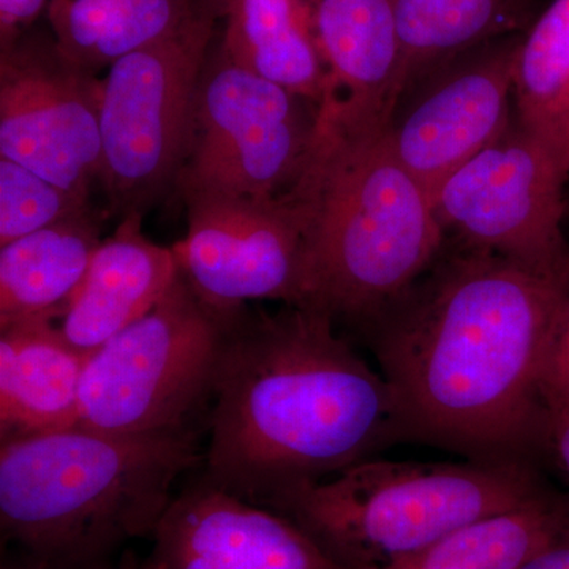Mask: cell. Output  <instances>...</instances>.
I'll return each instance as SVG.
<instances>
[{
	"label": "cell",
	"mask_w": 569,
	"mask_h": 569,
	"mask_svg": "<svg viewBox=\"0 0 569 569\" xmlns=\"http://www.w3.org/2000/svg\"><path fill=\"white\" fill-rule=\"evenodd\" d=\"M569 279L466 249L438 258L361 329L395 399L399 443L482 462L549 451L542 367Z\"/></svg>",
	"instance_id": "6da1fadb"
},
{
	"label": "cell",
	"mask_w": 569,
	"mask_h": 569,
	"mask_svg": "<svg viewBox=\"0 0 569 569\" xmlns=\"http://www.w3.org/2000/svg\"><path fill=\"white\" fill-rule=\"evenodd\" d=\"M328 313L239 310L228 331L201 479L258 507L399 443L395 399Z\"/></svg>",
	"instance_id": "7a4b0ae2"
},
{
	"label": "cell",
	"mask_w": 569,
	"mask_h": 569,
	"mask_svg": "<svg viewBox=\"0 0 569 569\" xmlns=\"http://www.w3.org/2000/svg\"><path fill=\"white\" fill-rule=\"evenodd\" d=\"M385 129L321 104L305 170L284 193L305 234L301 307L359 329L437 263L445 239L432 197L399 162Z\"/></svg>",
	"instance_id": "3957f363"
},
{
	"label": "cell",
	"mask_w": 569,
	"mask_h": 569,
	"mask_svg": "<svg viewBox=\"0 0 569 569\" xmlns=\"http://www.w3.org/2000/svg\"><path fill=\"white\" fill-rule=\"evenodd\" d=\"M197 430L121 436L74 426L0 443L2 546L103 563L152 538L178 479L203 467Z\"/></svg>",
	"instance_id": "277c9868"
},
{
	"label": "cell",
	"mask_w": 569,
	"mask_h": 569,
	"mask_svg": "<svg viewBox=\"0 0 569 569\" xmlns=\"http://www.w3.org/2000/svg\"><path fill=\"white\" fill-rule=\"evenodd\" d=\"M550 490L533 463L370 458L269 509L347 569H378Z\"/></svg>",
	"instance_id": "5b68a950"
},
{
	"label": "cell",
	"mask_w": 569,
	"mask_h": 569,
	"mask_svg": "<svg viewBox=\"0 0 569 569\" xmlns=\"http://www.w3.org/2000/svg\"><path fill=\"white\" fill-rule=\"evenodd\" d=\"M239 310L208 305L179 276L151 312L89 356L78 426L121 436L194 429V418L211 408Z\"/></svg>",
	"instance_id": "8992f818"
},
{
	"label": "cell",
	"mask_w": 569,
	"mask_h": 569,
	"mask_svg": "<svg viewBox=\"0 0 569 569\" xmlns=\"http://www.w3.org/2000/svg\"><path fill=\"white\" fill-rule=\"evenodd\" d=\"M206 7L181 29L112 63L102 78L99 183L111 212H144L176 187L192 140L194 100L212 50Z\"/></svg>",
	"instance_id": "52a82bcc"
},
{
	"label": "cell",
	"mask_w": 569,
	"mask_h": 569,
	"mask_svg": "<svg viewBox=\"0 0 569 569\" xmlns=\"http://www.w3.org/2000/svg\"><path fill=\"white\" fill-rule=\"evenodd\" d=\"M320 104L211 50L194 100L192 140L174 189L187 194L277 198L305 170Z\"/></svg>",
	"instance_id": "ba28073f"
},
{
	"label": "cell",
	"mask_w": 569,
	"mask_h": 569,
	"mask_svg": "<svg viewBox=\"0 0 569 569\" xmlns=\"http://www.w3.org/2000/svg\"><path fill=\"white\" fill-rule=\"evenodd\" d=\"M568 178L515 119L438 187L432 203L443 230L455 231L466 249L568 277L569 247L561 231Z\"/></svg>",
	"instance_id": "9c48e42d"
},
{
	"label": "cell",
	"mask_w": 569,
	"mask_h": 569,
	"mask_svg": "<svg viewBox=\"0 0 569 569\" xmlns=\"http://www.w3.org/2000/svg\"><path fill=\"white\" fill-rule=\"evenodd\" d=\"M102 78L32 31L0 50V157L91 197L102 163Z\"/></svg>",
	"instance_id": "30bf717a"
},
{
	"label": "cell",
	"mask_w": 569,
	"mask_h": 569,
	"mask_svg": "<svg viewBox=\"0 0 569 569\" xmlns=\"http://www.w3.org/2000/svg\"><path fill=\"white\" fill-rule=\"evenodd\" d=\"M182 200L189 227L173 250L183 279L203 301L227 312L257 299L305 305V234L284 194Z\"/></svg>",
	"instance_id": "8fae6325"
},
{
	"label": "cell",
	"mask_w": 569,
	"mask_h": 569,
	"mask_svg": "<svg viewBox=\"0 0 569 569\" xmlns=\"http://www.w3.org/2000/svg\"><path fill=\"white\" fill-rule=\"evenodd\" d=\"M522 37H500L411 82L400 96L387 140L429 192L507 130Z\"/></svg>",
	"instance_id": "7c38bea8"
},
{
	"label": "cell",
	"mask_w": 569,
	"mask_h": 569,
	"mask_svg": "<svg viewBox=\"0 0 569 569\" xmlns=\"http://www.w3.org/2000/svg\"><path fill=\"white\" fill-rule=\"evenodd\" d=\"M141 569H347L293 520L203 479L176 493Z\"/></svg>",
	"instance_id": "4fadbf2b"
},
{
	"label": "cell",
	"mask_w": 569,
	"mask_h": 569,
	"mask_svg": "<svg viewBox=\"0 0 569 569\" xmlns=\"http://www.w3.org/2000/svg\"><path fill=\"white\" fill-rule=\"evenodd\" d=\"M141 223V213L123 217L102 241L62 318V335L82 355L151 312L181 276L173 247L146 238Z\"/></svg>",
	"instance_id": "5bb4252c"
},
{
	"label": "cell",
	"mask_w": 569,
	"mask_h": 569,
	"mask_svg": "<svg viewBox=\"0 0 569 569\" xmlns=\"http://www.w3.org/2000/svg\"><path fill=\"white\" fill-rule=\"evenodd\" d=\"M312 6L331 81L325 103L388 126L407 82L391 0H317Z\"/></svg>",
	"instance_id": "9a60e30c"
},
{
	"label": "cell",
	"mask_w": 569,
	"mask_h": 569,
	"mask_svg": "<svg viewBox=\"0 0 569 569\" xmlns=\"http://www.w3.org/2000/svg\"><path fill=\"white\" fill-rule=\"evenodd\" d=\"M88 359L52 321L0 328V443L80 425Z\"/></svg>",
	"instance_id": "2e32d148"
},
{
	"label": "cell",
	"mask_w": 569,
	"mask_h": 569,
	"mask_svg": "<svg viewBox=\"0 0 569 569\" xmlns=\"http://www.w3.org/2000/svg\"><path fill=\"white\" fill-rule=\"evenodd\" d=\"M100 244L91 209L0 247V328L63 318Z\"/></svg>",
	"instance_id": "e0dca14e"
},
{
	"label": "cell",
	"mask_w": 569,
	"mask_h": 569,
	"mask_svg": "<svg viewBox=\"0 0 569 569\" xmlns=\"http://www.w3.org/2000/svg\"><path fill=\"white\" fill-rule=\"evenodd\" d=\"M222 50L242 69L287 91L323 104L328 69L313 28L309 0H220Z\"/></svg>",
	"instance_id": "ac0fdd59"
},
{
	"label": "cell",
	"mask_w": 569,
	"mask_h": 569,
	"mask_svg": "<svg viewBox=\"0 0 569 569\" xmlns=\"http://www.w3.org/2000/svg\"><path fill=\"white\" fill-rule=\"evenodd\" d=\"M194 0H51V33L63 54L99 74L197 17Z\"/></svg>",
	"instance_id": "d6986e66"
},
{
	"label": "cell",
	"mask_w": 569,
	"mask_h": 569,
	"mask_svg": "<svg viewBox=\"0 0 569 569\" xmlns=\"http://www.w3.org/2000/svg\"><path fill=\"white\" fill-rule=\"evenodd\" d=\"M391 2L406 59V88L463 52L518 33L527 20V0Z\"/></svg>",
	"instance_id": "ffe728a7"
},
{
	"label": "cell",
	"mask_w": 569,
	"mask_h": 569,
	"mask_svg": "<svg viewBox=\"0 0 569 569\" xmlns=\"http://www.w3.org/2000/svg\"><path fill=\"white\" fill-rule=\"evenodd\" d=\"M567 527L569 497L553 489L378 569H516Z\"/></svg>",
	"instance_id": "44dd1931"
},
{
	"label": "cell",
	"mask_w": 569,
	"mask_h": 569,
	"mask_svg": "<svg viewBox=\"0 0 569 569\" xmlns=\"http://www.w3.org/2000/svg\"><path fill=\"white\" fill-rule=\"evenodd\" d=\"M516 121L569 173V0H552L520 41Z\"/></svg>",
	"instance_id": "7402d4cb"
},
{
	"label": "cell",
	"mask_w": 569,
	"mask_h": 569,
	"mask_svg": "<svg viewBox=\"0 0 569 569\" xmlns=\"http://www.w3.org/2000/svg\"><path fill=\"white\" fill-rule=\"evenodd\" d=\"M91 209V197L0 157V247Z\"/></svg>",
	"instance_id": "603a6c76"
},
{
	"label": "cell",
	"mask_w": 569,
	"mask_h": 569,
	"mask_svg": "<svg viewBox=\"0 0 569 569\" xmlns=\"http://www.w3.org/2000/svg\"><path fill=\"white\" fill-rule=\"evenodd\" d=\"M541 396L550 417L569 408V301L550 339L542 367Z\"/></svg>",
	"instance_id": "cb8c5ba5"
},
{
	"label": "cell",
	"mask_w": 569,
	"mask_h": 569,
	"mask_svg": "<svg viewBox=\"0 0 569 569\" xmlns=\"http://www.w3.org/2000/svg\"><path fill=\"white\" fill-rule=\"evenodd\" d=\"M51 0H0V50L31 32Z\"/></svg>",
	"instance_id": "d4e9b609"
},
{
	"label": "cell",
	"mask_w": 569,
	"mask_h": 569,
	"mask_svg": "<svg viewBox=\"0 0 569 569\" xmlns=\"http://www.w3.org/2000/svg\"><path fill=\"white\" fill-rule=\"evenodd\" d=\"M107 563L108 561H103V563L80 567V565L66 563V561L41 556L32 550L17 548V546H2L0 569H100Z\"/></svg>",
	"instance_id": "484cf974"
},
{
	"label": "cell",
	"mask_w": 569,
	"mask_h": 569,
	"mask_svg": "<svg viewBox=\"0 0 569 569\" xmlns=\"http://www.w3.org/2000/svg\"><path fill=\"white\" fill-rule=\"evenodd\" d=\"M516 569H569V527L546 541Z\"/></svg>",
	"instance_id": "4316f807"
},
{
	"label": "cell",
	"mask_w": 569,
	"mask_h": 569,
	"mask_svg": "<svg viewBox=\"0 0 569 569\" xmlns=\"http://www.w3.org/2000/svg\"><path fill=\"white\" fill-rule=\"evenodd\" d=\"M549 451L553 452L569 478V408L550 417Z\"/></svg>",
	"instance_id": "83f0119b"
},
{
	"label": "cell",
	"mask_w": 569,
	"mask_h": 569,
	"mask_svg": "<svg viewBox=\"0 0 569 569\" xmlns=\"http://www.w3.org/2000/svg\"><path fill=\"white\" fill-rule=\"evenodd\" d=\"M100 569H141V559L132 550H123L119 559L108 561Z\"/></svg>",
	"instance_id": "f1b7e54d"
},
{
	"label": "cell",
	"mask_w": 569,
	"mask_h": 569,
	"mask_svg": "<svg viewBox=\"0 0 569 569\" xmlns=\"http://www.w3.org/2000/svg\"><path fill=\"white\" fill-rule=\"evenodd\" d=\"M567 272H568V277H569V260H568V269H567Z\"/></svg>",
	"instance_id": "f546056e"
},
{
	"label": "cell",
	"mask_w": 569,
	"mask_h": 569,
	"mask_svg": "<svg viewBox=\"0 0 569 569\" xmlns=\"http://www.w3.org/2000/svg\"><path fill=\"white\" fill-rule=\"evenodd\" d=\"M310 2H312V3H313V2H317V0H310Z\"/></svg>",
	"instance_id": "4dcf8cb0"
}]
</instances>
